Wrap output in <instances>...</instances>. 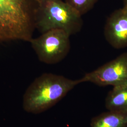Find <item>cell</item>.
<instances>
[{
	"mask_svg": "<svg viewBox=\"0 0 127 127\" xmlns=\"http://www.w3.org/2000/svg\"><path fill=\"white\" fill-rule=\"evenodd\" d=\"M40 0H0V43L31 41Z\"/></svg>",
	"mask_w": 127,
	"mask_h": 127,
	"instance_id": "1",
	"label": "cell"
},
{
	"mask_svg": "<svg viewBox=\"0 0 127 127\" xmlns=\"http://www.w3.org/2000/svg\"><path fill=\"white\" fill-rule=\"evenodd\" d=\"M62 75L45 73L28 87L23 97V108L28 113H42L56 104L70 91L81 83Z\"/></svg>",
	"mask_w": 127,
	"mask_h": 127,
	"instance_id": "2",
	"label": "cell"
},
{
	"mask_svg": "<svg viewBox=\"0 0 127 127\" xmlns=\"http://www.w3.org/2000/svg\"><path fill=\"white\" fill-rule=\"evenodd\" d=\"M82 16L62 0H40L36 20V29L41 33L60 29L70 36L83 26Z\"/></svg>",
	"mask_w": 127,
	"mask_h": 127,
	"instance_id": "3",
	"label": "cell"
},
{
	"mask_svg": "<svg viewBox=\"0 0 127 127\" xmlns=\"http://www.w3.org/2000/svg\"><path fill=\"white\" fill-rule=\"evenodd\" d=\"M70 35L60 29L42 33L29 41L39 60L47 64L58 63L63 60L70 50Z\"/></svg>",
	"mask_w": 127,
	"mask_h": 127,
	"instance_id": "4",
	"label": "cell"
},
{
	"mask_svg": "<svg viewBox=\"0 0 127 127\" xmlns=\"http://www.w3.org/2000/svg\"><path fill=\"white\" fill-rule=\"evenodd\" d=\"M81 80L99 86L127 87V52L87 73Z\"/></svg>",
	"mask_w": 127,
	"mask_h": 127,
	"instance_id": "5",
	"label": "cell"
},
{
	"mask_svg": "<svg viewBox=\"0 0 127 127\" xmlns=\"http://www.w3.org/2000/svg\"><path fill=\"white\" fill-rule=\"evenodd\" d=\"M106 40L113 48L127 47V9H116L107 18L104 29Z\"/></svg>",
	"mask_w": 127,
	"mask_h": 127,
	"instance_id": "6",
	"label": "cell"
},
{
	"mask_svg": "<svg viewBox=\"0 0 127 127\" xmlns=\"http://www.w3.org/2000/svg\"><path fill=\"white\" fill-rule=\"evenodd\" d=\"M109 111L127 114V87H114L105 99Z\"/></svg>",
	"mask_w": 127,
	"mask_h": 127,
	"instance_id": "7",
	"label": "cell"
},
{
	"mask_svg": "<svg viewBox=\"0 0 127 127\" xmlns=\"http://www.w3.org/2000/svg\"><path fill=\"white\" fill-rule=\"evenodd\" d=\"M91 127H127V114L109 111L92 119Z\"/></svg>",
	"mask_w": 127,
	"mask_h": 127,
	"instance_id": "8",
	"label": "cell"
},
{
	"mask_svg": "<svg viewBox=\"0 0 127 127\" xmlns=\"http://www.w3.org/2000/svg\"><path fill=\"white\" fill-rule=\"evenodd\" d=\"M98 0H66L65 1L81 16L93 8Z\"/></svg>",
	"mask_w": 127,
	"mask_h": 127,
	"instance_id": "9",
	"label": "cell"
},
{
	"mask_svg": "<svg viewBox=\"0 0 127 127\" xmlns=\"http://www.w3.org/2000/svg\"><path fill=\"white\" fill-rule=\"evenodd\" d=\"M123 7L127 9V0H123Z\"/></svg>",
	"mask_w": 127,
	"mask_h": 127,
	"instance_id": "10",
	"label": "cell"
}]
</instances>
